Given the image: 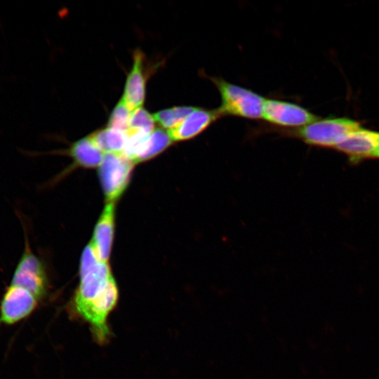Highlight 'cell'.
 I'll list each match as a JSON object with an SVG mask.
<instances>
[{
	"label": "cell",
	"mask_w": 379,
	"mask_h": 379,
	"mask_svg": "<svg viewBox=\"0 0 379 379\" xmlns=\"http://www.w3.org/2000/svg\"><path fill=\"white\" fill-rule=\"evenodd\" d=\"M378 145L379 132L360 127L346 135L334 148L347 154L352 162H358L373 158Z\"/></svg>",
	"instance_id": "obj_8"
},
{
	"label": "cell",
	"mask_w": 379,
	"mask_h": 379,
	"mask_svg": "<svg viewBox=\"0 0 379 379\" xmlns=\"http://www.w3.org/2000/svg\"><path fill=\"white\" fill-rule=\"evenodd\" d=\"M173 142L168 131L156 128L139 143L128 157L135 164L148 160L164 152Z\"/></svg>",
	"instance_id": "obj_12"
},
{
	"label": "cell",
	"mask_w": 379,
	"mask_h": 379,
	"mask_svg": "<svg viewBox=\"0 0 379 379\" xmlns=\"http://www.w3.org/2000/svg\"><path fill=\"white\" fill-rule=\"evenodd\" d=\"M114 230V203H107L95 227L90 243L100 261L107 262L110 255Z\"/></svg>",
	"instance_id": "obj_10"
},
{
	"label": "cell",
	"mask_w": 379,
	"mask_h": 379,
	"mask_svg": "<svg viewBox=\"0 0 379 379\" xmlns=\"http://www.w3.org/2000/svg\"><path fill=\"white\" fill-rule=\"evenodd\" d=\"M142 55L140 51L134 54L133 67L129 72L122 100L133 111L141 107L145 95V78L143 73Z\"/></svg>",
	"instance_id": "obj_11"
},
{
	"label": "cell",
	"mask_w": 379,
	"mask_h": 379,
	"mask_svg": "<svg viewBox=\"0 0 379 379\" xmlns=\"http://www.w3.org/2000/svg\"><path fill=\"white\" fill-rule=\"evenodd\" d=\"M99 262L100 260L98 258L93 247L89 244L84 248L82 253L79 274L88 271Z\"/></svg>",
	"instance_id": "obj_18"
},
{
	"label": "cell",
	"mask_w": 379,
	"mask_h": 379,
	"mask_svg": "<svg viewBox=\"0 0 379 379\" xmlns=\"http://www.w3.org/2000/svg\"><path fill=\"white\" fill-rule=\"evenodd\" d=\"M211 80L221 96V105L218 109L220 115L231 114L253 119L262 117L265 98L222 79L211 78Z\"/></svg>",
	"instance_id": "obj_3"
},
{
	"label": "cell",
	"mask_w": 379,
	"mask_h": 379,
	"mask_svg": "<svg viewBox=\"0 0 379 379\" xmlns=\"http://www.w3.org/2000/svg\"><path fill=\"white\" fill-rule=\"evenodd\" d=\"M79 275V286L69 303V313L88 325L97 343L105 345L112 336L108 318L119 300L117 282L108 263L101 261Z\"/></svg>",
	"instance_id": "obj_1"
},
{
	"label": "cell",
	"mask_w": 379,
	"mask_h": 379,
	"mask_svg": "<svg viewBox=\"0 0 379 379\" xmlns=\"http://www.w3.org/2000/svg\"><path fill=\"white\" fill-rule=\"evenodd\" d=\"M373 158H379V145L378 146L375 153H374V155H373Z\"/></svg>",
	"instance_id": "obj_19"
},
{
	"label": "cell",
	"mask_w": 379,
	"mask_h": 379,
	"mask_svg": "<svg viewBox=\"0 0 379 379\" xmlns=\"http://www.w3.org/2000/svg\"><path fill=\"white\" fill-rule=\"evenodd\" d=\"M40 303L27 291L8 284L0 301V326H13L26 319Z\"/></svg>",
	"instance_id": "obj_6"
},
{
	"label": "cell",
	"mask_w": 379,
	"mask_h": 379,
	"mask_svg": "<svg viewBox=\"0 0 379 379\" xmlns=\"http://www.w3.org/2000/svg\"><path fill=\"white\" fill-rule=\"evenodd\" d=\"M88 138L105 154L124 153L128 140L126 132L108 127L96 131Z\"/></svg>",
	"instance_id": "obj_14"
},
{
	"label": "cell",
	"mask_w": 379,
	"mask_h": 379,
	"mask_svg": "<svg viewBox=\"0 0 379 379\" xmlns=\"http://www.w3.org/2000/svg\"><path fill=\"white\" fill-rule=\"evenodd\" d=\"M131 112L121 98L109 116L108 128L127 132Z\"/></svg>",
	"instance_id": "obj_17"
},
{
	"label": "cell",
	"mask_w": 379,
	"mask_h": 379,
	"mask_svg": "<svg viewBox=\"0 0 379 379\" xmlns=\"http://www.w3.org/2000/svg\"><path fill=\"white\" fill-rule=\"evenodd\" d=\"M220 116L218 109L211 111L195 107L180 124L168 132L173 141L188 140L202 133Z\"/></svg>",
	"instance_id": "obj_9"
},
{
	"label": "cell",
	"mask_w": 379,
	"mask_h": 379,
	"mask_svg": "<svg viewBox=\"0 0 379 379\" xmlns=\"http://www.w3.org/2000/svg\"><path fill=\"white\" fill-rule=\"evenodd\" d=\"M27 239L11 277L10 285L32 293L40 302L48 292V278L42 262L30 249Z\"/></svg>",
	"instance_id": "obj_4"
},
{
	"label": "cell",
	"mask_w": 379,
	"mask_h": 379,
	"mask_svg": "<svg viewBox=\"0 0 379 379\" xmlns=\"http://www.w3.org/2000/svg\"><path fill=\"white\" fill-rule=\"evenodd\" d=\"M262 118L277 126L300 128L319 118L307 109L291 102L265 99Z\"/></svg>",
	"instance_id": "obj_7"
},
{
	"label": "cell",
	"mask_w": 379,
	"mask_h": 379,
	"mask_svg": "<svg viewBox=\"0 0 379 379\" xmlns=\"http://www.w3.org/2000/svg\"><path fill=\"white\" fill-rule=\"evenodd\" d=\"M360 127L359 122L349 118L318 119L296 129L282 130L281 133L310 145L334 148L346 135Z\"/></svg>",
	"instance_id": "obj_2"
},
{
	"label": "cell",
	"mask_w": 379,
	"mask_h": 379,
	"mask_svg": "<svg viewBox=\"0 0 379 379\" xmlns=\"http://www.w3.org/2000/svg\"><path fill=\"white\" fill-rule=\"evenodd\" d=\"M155 121L144 108L139 107L131 112L128 124V135L133 134L149 135L154 130Z\"/></svg>",
	"instance_id": "obj_15"
},
{
	"label": "cell",
	"mask_w": 379,
	"mask_h": 379,
	"mask_svg": "<svg viewBox=\"0 0 379 379\" xmlns=\"http://www.w3.org/2000/svg\"><path fill=\"white\" fill-rule=\"evenodd\" d=\"M69 154L77 165L89 168L99 167L105 156L88 136L74 142Z\"/></svg>",
	"instance_id": "obj_13"
},
{
	"label": "cell",
	"mask_w": 379,
	"mask_h": 379,
	"mask_svg": "<svg viewBox=\"0 0 379 379\" xmlns=\"http://www.w3.org/2000/svg\"><path fill=\"white\" fill-rule=\"evenodd\" d=\"M194 108L190 106L174 107L159 111L153 117L155 122L170 130L180 124Z\"/></svg>",
	"instance_id": "obj_16"
},
{
	"label": "cell",
	"mask_w": 379,
	"mask_h": 379,
	"mask_svg": "<svg viewBox=\"0 0 379 379\" xmlns=\"http://www.w3.org/2000/svg\"><path fill=\"white\" fill-rule=\"evenodd\" d=\"M134 162L124 153H106L99 166V177L108 203H114L125 191Z\"/></svg>",
	"instance_id": "obj_5"
}]
</instances>
